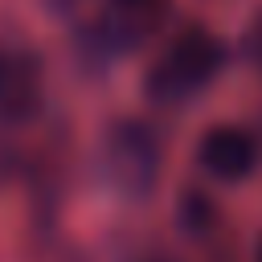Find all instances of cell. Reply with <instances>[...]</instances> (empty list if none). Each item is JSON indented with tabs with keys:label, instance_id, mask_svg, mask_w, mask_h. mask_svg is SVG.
I'll return each instance as SVG.
<instances>
[{
	"label": "cell",
	"instance_id": "obj_3",
	"mask_svg": "<svg viewBox=\"0 0 262 262\" xmlns=\"http://www.w3.org/2000/svg\"><path fill=\"white\" fill-rule=\"evenodd\" d=\"M258 262H262V242H258Z\"/></svg>",
	"mask_w": 262,
	"mask_h": 262
},
{
	"label": "cell",
	"instance_id": "obj_2",
	"mask_svg": "<svg viewBox=\"0 0 262 262\" xmlns=\"http://www.w3.org/2000/svg\"><path fill=\"white\" fill-rule=\"evenodd\" d=\"M258 164V143L242 127H213L201 139V168L217 180H246Z\"/></svg>",
	"mask_w": 262,
	"mask_h": 262
},
{
	"label": "cell",
	"instance_id": "obj_1",
	"mask_svg": "<svg viewBox=\"0 0 262 262\" xmlns=\"http://www.w3.org/2000/svg\"><path fill=\"white\" fill-rule=\"evenodd\" d=\"M221 61H225V45H221L213 33L192 29V33H184V37L172 45V53L160 61V70H156V78H151V90L164 94V98H184V94L201 90V86L221 70Z\"/></svg>",
	"mask_w": 262,
	"mask_h": 262
}]
</instances>
